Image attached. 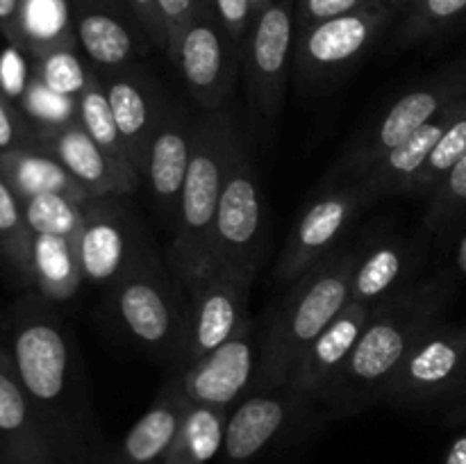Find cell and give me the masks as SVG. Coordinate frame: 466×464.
Here are the masks:
<instances>
[{
    "mask_svg": "<svg viewBox=\"0 0 466 464\" xmlns=\"http://www.w3.org/2000/svg\"><path fill=\"white\" fill-rule=\"evenodd\" d=\"M55 305L23 291L3 314V346L62 464H103L112 446L100 432L76 337Z\"/></svg>",
    "mask_w": 466,
    "mask_h": 464,
    "instance_id": "obj_1",
    "label": "cell"
},
{
    "mask_svg": "<svg viewBox=\"0 0 466 464\" xmlns=\"http://www.w3.org/2000/svg\"><path fill=\"white\" fill-rule=\"evenodd\" d=\"M449 294L446 277H431L412 282L373 309L349 362L319 398L328 417H353L382 403L391 378L419 337L441 321Z\"/></svg>",
    "mask_w": 466,
    "mask_h": 464,
    "instance_id": "obj_2",
    "label": "cell"
},
{
    "mask_svg": "<svg viewBox=\"0 0 466 464\" xmlns=\"http://www.w3.org/2000/svg\"><path fill=\"white\" fill-rule=\"evenodd\" d=\"M358 255L360 248H337L287 287L285 300L264 330L259 371L248 396L273 391L289 382L294 364L305 348L349 305Z\"/></svg>",
    "mask_w": 466,
    "mask_h": 464,
    "instance_id": "obj_3",
    "label": "cell"
},
{
    "mask_svg": "<svg viewBox=\"0 0 466 464\" xmlns=\"http://www.w3.org/2000/svg\"><path fill=\"white\" fill-rule=\"evenodd\" d=\"M246 132L232 107L196 109L191 162L182 187L177 227L167 250L176 277H185L212 257L218 200Z\"/></svg>",
    "mask_w": 466,
    "mask_h": 464,
    "instance_id": "obj_4",
    "label": "cell"
},
{
    "mask_svg": "<svg viewBox=\"0 0 466 464\" xmlns=\"http://www.w3.org/2000/svg\"><path fill=\"white\" fill-rule=\"evenodd\" d=\"M107 294L116 326L157 362L182 371L189 359V303L167 257L155 250Z\"/></svg>",
    "mask_w": 466,
    "mask_h": 464,
    "instance_id": "obj_5",
    "label": "cell"
},
{
    "mask_svg": "<svg viewBox=\"0 0 466 464\" xmlns=\"http://www.w3.org/2000/svg\"><path fill=\"white\" fill-rule=\"evenodd\" d=\"M466 96V53L423 77L419 85L400 94L373 123H369L337 157L319 187L355 180L391 148L431 123L449 105Z\"/></svg>",
    "mask_w": 466,
    "mask_h": 464,
    "instance_id": "obj_6",
    "label": "cell"
},
{
    "mask_svg": "<svg viewBox=\"0 0 466 464\" xmlns=\"http://www.w3.org/2000/svg\"><path fill=\"white\" fill-rule=\"evenodd\" d=\"M296 0H271L255 14L241 50V77L253 130L267 144L285 107L294 66Z\"/></svg>",
    "mask_w": 466,
    "mask_h": 464,
    "instance_id": "obj_7",
    "label": "cell"
},
{
    "mask_svg": "<svg viewBox=\"0 0 466 464\" xmlns=\"http://www.w3.org/2000/svg\"><path fill=\"white\" fill-rule=\"evenodd\" d=\"M271 244L262 182L253 157V139L246 132L223 185L212 230V257L226 267L258 277Z\"/></svg>",
    "mask_w": 466,
    "mask_h": 464,
    "instance_id": "obj_8",
    "label": "cell"
},
{
    "mask_svg": "<svg viewBox=\"0 0 466 464\" xmlns=\"http://www.w3.org/2000/svg\"><path fill=\"white\" fill-rule=\"evenodd\" d=\"M399 16L391 5L360 9L328 18L296 32L294 73L300 91H321L341 80L380 41Z\"/></svg>",
    "mask_w": 466,
    "mask_h": 464,
    "instance_id": "obj_9",
    "label": "cell"
},
{
    "mask_svg": "<svg viewBox=\"0 0 466 464\" xmlns=\"http://www.w3.org/2000/svg\"><path fill=\"white\" fill-rule=\"evenodd\" d=\"M328 419L317 396L289 385L246 396L230 409L221 450L223 464H255L273 449L291 444Z\"/></svg>",
    "mask_w": 466,
    "mask_h": 464,
    "instance_id": "obj_10",
    "label": "cell"
},
{
    "mask_svg": "<svg viewBox=\"0 0 466 464\" xmlns=\"http://www.w3.org/2000/svg\"><path fill=\"white\" fill-rule=\"evenodd\" d=\"M82 207L77 237L82 277L109 291L137 264L155 253L139 217L126 205V196H89Z\"/></svg>",
    "mask_w": 466,
    "mask_h": 464,
    "instance_id": "obj_11",
    "label": "cell"
},
{
    "mask_svg": "<svg viewBox=\"0 0 466 464\" xmlns=\"http://www.w3.org/2000/svg\"><path fill=\"white\" fill-rule=\"evenodd\" d=\"M455 398H466V326L437 321L412 346L382 403L431 408Z\"/></svg>",
    "mask_w": 466,
    "mask_h": 464,
    "instance_id": "obj_12",
    "label": "cell"
},
{
    "mask_svg": "<svg viewBox=\"0 0 466 464\" xmlns=\"http://www.w3.org/2000/svg\"><path fill=\"white\" fill-rule=\"evenodd\" d=\"M171 62L196 109L230 107L241 76V50L223 27L212 0H198Z\"/></svg>",
    "mask_w": 466,
    "mask_h": 464,
    "instance_id": "obj_13",
    "label": "cell"
},
{
    "mask_svg": "<svg viewBox=\"0 0 466 464\" xmlns=\"http://www.w3.org/2000/svg\"><path fill=\"white\" fill-rule=\"evenodd\" d=\"M177 280L189 303V367L232 337L241 335L253 323L248 314V298L255 276L226 267L217 259H208L196 271Z\"/></svg>",
    "mask_w": 466,
    "mask_h": 464,
    "instance_id": "obj_14",
    "label": "cell"
},
{
    "mask_svg": "<svg viewBox=\"0 0 466 464\" xmlns=\"http://www.w3.org/2000/svg\"><path fill=\"white\" fill-rule=\"evenodd\" d=\"M321 194L303 209L294 230L273 264V277L280 287L294 285L309 268L335 253L353 218L371 205L358 180L319 187Z\"/></svg>",
    "mask_w": 466,
    "mask_h": 464,
    "instance_id": "obj_15",
    "label": "cell"
},
{
    "mask_svg": "<svg viewBox=\"0 0 466 464\" xmlns=\"http://www.w3.org/2000/svg\"><path fill=\"white\" fill-rule=\"evenodd\" d=\"M68 5L77 48L94 71L139 64L153 48L126 0H68Z\"/></svg>",
    "mask_w": 466,
    "mask_h": 464,
    "instance_id": "obj_16",
    "label": "cell"
},
{
    "mask_svg": "<svg viewBox=\"0 0 466 464\" xmlns=\"http://www.w3.org/2000/svg\"><path fill=\"white\" fill-rule=\"evenodd\" d=\"M267 323L255 321L241 335L232 337L182 368V385L191 403L235 408L250 394L262 359V344Z\"/></svg>",
    "mask_w": 466,
    "mask_h": 464,
    "instance_id": "obj_17",
    "label": "cell"
},
{
    "mask_svg": "<svg viewBox=\"0 0 466 464\" xmlns=\"http://www.w3.org/2000/svg\"><path fill=\"white\" fill-rule=\"evenodd\" d=\"M98 76L103 80L132 168L141 177L155 132L162 126L173 100L168 98L157 77L141 64L98 73Z\"/></svg>",
    "mask_w": 466,
    "mask_h": 464,
    "instance_id": "obj_18",
    "label": "cell"
},
{
    "mask_svg": "<svg viewBox=\"0 0 466 464\" xmlns=\"http://www.w3.org/2000/svg\"><path fill=\"white\" fill-rule=\"evenodd\" d=\"M194 127L196 112L173 100L162 126L155 132L141 176V182L148 189L150 200L171 237L177 227L182 187L194 148Z\"/></svg>",
    "mask_w": 466,
    "mask_h": 464,
    "instance_id": "obj_19",
    "label": "cell"
},
{
    "mask_svg": "<svg viewBox=\"0 0 466 464\" xmlns=\"http://www.w3.org/2000/svg\"><path fill=\"white\" fill-rule=\"evenodd\" d=\"M36 132L39 148L48 150L89 196H130L139 189L141 177L118 166L76 116Z\"/></svg>",
    "mask_w": 466,
    "mask_h": 464,
    "instance_id": "obj_20",
    "label": "cell"
},
{
    "mask_svg": "<svg viewBox=\"0 0 466 464\" xmlns=\"http://www.w3.org/2000/svg\"><path fill=\"white\" fill-rule=\"evenodd\" d=\"M0 464H62L27 398L7 348L0 344Z\"/></svg>",
    "mask_w": 466,
    "mask_h": 464,
    "instance_id": "obj_21",
    "label": "cell"
},
{
    "mask_svg": "<svg viewBox=\"0 0 466 464\" xmlns=\"http://www.w3.org/2000/svg\"><path fill=\"white\" fill-rule=\"evenodd\" d=\"M189 396L182 385V373L167 378L153 403L132 423L116 446L107 450L103 464H164L189 408Z\"/></svg>",
    "mask_w": 466,
    "mask_h": 464,
    "instance_id": "obj_22",
    "label": "cell"
},
{
    "mask_svg": "<svg viewBox=\"0 0 466 464\" xmlns=\"http://www.w3.org/2000/svg\"><path fill=\"white\" fill-rule=\"evenodd\" d=\"M371 314V308L349 300V305L337 314L335 321L305 348L299 362L294 364V371H291L287 385L303 394L321 398L323 391L332 385V380L349 362Z\"/></svg>",
    "mask_w": 466,
    "mask_h": 464,
    "instance_id": "obj_23",
    "label": "cell"
},
{
    "mask_svg": "<svg viewBox=\"0 0 466 464\" xmlns=\"http://www.w3.org/2000/svg\"><path fill=\"white\" fill-rule=\"evenodd\" d=\"M419 267V248L403 237H382L360 248L350 285V303L380 308L385 300L412 285Z\"/></svg>",
    "mask_w": 466,
    "mask_h": 464,
    "instance_id": "obj_24",
    "label": "cell"
},
{
    "mask_svg": "<svg viewBox=\"0 0 466 464\" xmlns=\"http://www.w3.org/2000/svg\"><path fill=\"white\" fill-rule=\"evenodd\" d=\"M0 177L12 187L14 194L23 200L35 196L55 194L85 203L89 194L85 187L39 146H16L0 153Z\"/></svg>",
    "mask_w": 466,
    "mask_h": 464,
    "instance_id": "obj_25",
    "label": "cell"
},
{
    "mask_svg": "<svg viewBox=\"0 0 466 464\" xmlns=\"http://www.w3.org/2000/svg\"><path fill=\"white\" fill-rule=\"evenodd\" d=\"M82 282L85 277L77 255V239L62 235L32 237V289L36 294L53 303H64L80 291Z\"/></svg>",
    "mask_w": 466,
    "mask_h": 464,
    "instance_id": "obj_26",
    "label": "cell"
},
{
    "mask_svg": "<svg viewBox=\"0 0 466 464\" xmlns=\"http://www.w3.org/2000/svg\"><path fill=\"white\" fill-rule=\"evenodd\" d=\"M230 408L189 403L164 464H208L223 450Z\"/></svg>",
    "mask_w": 466,
    "mask_h": 464,
    "instance_id": "obj_27",
    "label": "cell"
},
{
    "mask_svg": "<svg viewBox=\"0 0 466 464\" xmlns=\"http://www.w3.org/2000/svg\"><path fill=\"white\" fill-rule=\"evenodd\" d=\"M32 230L12 187L0 177V273L16 289H32Z\"/></svg>",
    "mask_w": 466,
    "mask_h": 464,
    "instance_id": "obj_28",
    "label": "cell"
},
{
    "mask_svg": "<svg viewBox=\"0 0 466 464\" xmlns=\"http://www.w3.org/2000/svg\"><path fill=\"white\" fill-rule=\"evenodd\" d=\"M21 53L32 59L57 48H77L68 0H21Z\"/></svg>",
    "mask_w": 466,
    "mask_h": 464,
    "instance_id": "obj_29",
    "label": "cell"
},
{
    "mask_svg": "<svg viewBox=\"0 0 466 464\" xmlns=\"http://www.w3.org/2000/svg\"><path fill=\"white\" fill-rule=\"evenodd\" d=\"M76 118L80 121V126L85 127L91 135V139L114 159L121 168L126 171L137 173L132 168L130 157H127L126 144H123V136L118 132L116 121H114L112 107H109L107 94H105L103 80H100L98 73L89 66L86 73V82L80 89V94L76 96Z\"/></svg>",
    "mask_w": 466,
    "mask_h": 464,
    "instance_id": "obj_30",
    "label": "cell"
},
{
    "mask_svg": "<svg viewBox=\"0 0 466 464\" xmlns=\"http://www.w3.org/2000/svg\"><path fill=\"white\" fill-rule=\"evenodd\" d=\"M466 18V0H419L396 30L391 48L408 50L444 35L451 27L462 25Z\"/></svg>",
    "mask_w": 466,
    "mask_h": 464,
    "instance_id": "obj_31",
    "label": "cell"
},
{
    "mask_svg": "<svg viewBox=\"0 0 466 464\" xmlns=\"http://www.w3.org/2000/svg\"><path fill=\"white\" fill-rule=\"evenodd\" d=\"M466 155V96L460 103L458 114L451 121V126L446 127V132L441 135V139L437 141L435 150L431 153V157L426 159V164L421 166V171L412 177L408 187H405L403 196H431L441 182L449 177V173L458 166V162Z\"/></svg>",
    "mask_w": 466,
    "mask_h": 464,
    "instance_id": "obj_32",
    "label": "cell"
},
{
    "mask_svg": "<svg viewBox=\"0 0 466 464\" xmlns=\"http://www.w3.org/2000/svg\"><path fill=\"white\" fill-rule=\"evenodd\" d=\"M82 203L55 194L23 200L27 226L35 235H62L77 239L82 226Z\"/></svg>",
    "mask_w": 466,
    "mask_h": 464,
    "instance_id": "obj_33",
    "label": "cell"
},
{
    "mask_svg": "<svg viewBox=\"0 0 466 464\" xmlns=\"http://www.w3.org/2000/svg\"><path fill=\"white\" fill-rule=\"evenodd\" d=\"M77 48H57L53 53H46L41 57L32 59V77L48 86L50 91L59 96H73L76 98L86 82L89 64H82L77 59Z\"/></svg>",
    "mask_w": 466,
    "mask_h": 464,
    "instance_id": "obj_34",
    "label": "cell"
},
{
    "mask_svg": "<svg viewBox=\"0 0 466 464\" xmlns=\"http://www.w3.org/2000/svg\"><path fill=\"white\" fill-rule=\"evenodd\" d=\"M466 217V155L458 162V166L449 173L444 182L437 187L428 200L426 223L428 232H440L453 226Z\"/></svg>",
    "mask_w": 466,
    "mask_h": 464,
    "instance_id": "obj_35",
    "label": "cell"
},
{
    "mask_svg": "<svg viewBox=\"0 0 466 464\" xmlns=\"http://www.w3.org/2000/svg\"><path fill=\"white\" fill-rule=\"evenodd\" d=\"M390 5V0H296V32L328 18L344 16L360 9Z\"/></svg>",
    "mask_w": 466,
    "mask_h": 464,
    "instance_id": "obj_36",
    "label": "cell"
},
{
    "mask_svg": "<svg viewBox=\"0 0 466 464\" xmlns=\"http://www.w3.org/2000/svg\"><path fill=\"white\" fill-rule=\"evenodd\" d=\"M16 146H39V132L23 109L0 89V153Z\"/></svg>",
    "mask_w": 466,
    "mask_h": 464,
    "instance_id": "obj_37",
    "label": "cell"
},
{
    "mask_svg": "<svg viewBox=\"0 0 466 464\" xmlns=\"http://www.w3.org/2000/svg\"><path fill=\"white\" fill-rule=\"evenodd\" d=\"M157 3L164 21V32H167V50H164V55L173 59L182 32H185L187 23L191 21L196 7H198V0H157Z\"/></svg>",
    "mask_w": 466,
    "mask_h": 464,
    "instance_id": "obj_38",
    "label": "cell"
},
{
    "mask_svg": "<svg viewBox=\"0 0 466 464\" xmlns=\"http://www.w3.org/2000/svg\"><path fill=\"white\" fill-rule=\"evenodd\" d=\"M223 27L239 50H244V41L248 36L253 23V9L248 0H212Z\"/></svg>",
    "mask_w": 466,
    "mask_h": 464,
    "instance_id": "obj_39",
    "label": "cell"
},
{
    "mask_svg": "<svg viewBox=\"0 0 466 464\" xmlns=\"http://www.w3.org/2000/svg\"><path fill=\"white\" fill-rule=\"evenodd\" d=\"M130 12L135 14L137 23L141 25L144 35L153 44V48L167 50V32H164L162 14H159L157 0H126Z\"/></svg>",
    "mask_w": 466,
    "mask_h": 464,
    "instance_id": "obj_40",
    "label": "cell"
},
{
    "mask_svg": "<svg viewBox=\"0 0 466 464\" xmlns=\"http://www.w3.org/2000/svg\"><path fill=\"white\" fill-rule=\"evenodd\" d=\"M0 35L7 39L9 45L21 50V0H0Z\"/></svg>",
    "mask_w": 466,
    "mask_h": 464,
    "instance_id": "obj_41",
    "label": "cell"
},
{
    "mask_svg": "<svg viewBox=\"0 0 466 464\" xmlns=\"http://www.w3.org/2000/svg\"><path fill=\"white\" fill-rule=\"evenodd\" d=\"M441 464H466V432L451 444L449 453H446Z\"/></svg>",
    "mask_w": 466,
    "mask_h": 464,
    "instance_id": "obj_42",
    "label": "cell"
},
{
    "mask_svg": "<svg viewBox=\"0 0 466 464\" xmlns=\"http://www.w3.org/2000/svg\"><path fill=\"white\" fill-rule=\"evenodd\" d=\"M417 3H419V0H390V5H391V7H394L399 14H408L410 9H412Z\"/></svg>",
    "mask_w": 466,
    "mask_h": 464,
    "instance_id": "obj_43",
    "label": "cell"
},
{
    "mask_svg": "<svg viewBox=\"0 0 466 464\" xmlns=\"http://www.w3.org/2000/svg\"><path fill=\"white\" fill-rule=\"evenodd\" d=\"M458 267L466 273V237L462 239V244H460V250H458Z\"/></svg>",
    "mask_w": 466,
    "mask_h": 464,
    "instance_id": "obj_44",
    "label": "cell"
},
{
    "mask_svg": "<svg viewBox=\"0 0 466 464\" xmlns=\"http://www.w3.org/2000/svg\"><path fill=\"white\" fill-rule=\"evenodd\" d=\"M248 3H250V9H253V18H255V14L262 12V9L267 7V5L271 3V0H248Z\"/></svg>",
    "mask_w": 466,
    "mask_h": 464,
    "instance_id": "obj_45",
    "label": "cell"
},
{
    "mask_svg": "<svg viewBox=\"0 0 466 464\" xmlns=\"http://www.w3.org/2000/svg\"><path fill=\"white\" fill-rule=\"evenodd\" d=\"M3 309H0V344H3Z\"/></svg>",
    "mask_w": 466,
    "mask_h": 464,
    "instance_id": "obj_46",
    "label": "cell"
},
{
    "mask_svg": "<svg viewBox=\"0 0 466 464\" xmlns=\"http://www.w3.org/2000/svg\"><path fill=\"white\" fill-rule=\"evenodd\" d=\"M462 25H466V18H464V21H462Z\"/></svg>",
    "mask_w": 466,
    "mask_h": 464,
    "instance_id": "obj_47",
    "label": "cell"
}]
</instances>
